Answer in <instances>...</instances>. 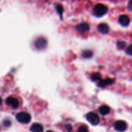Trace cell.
<instances>
[{"label": "cell", "instance_id": "9", "mask_svg": "<svg viewBox=\"0 0 132 132\" xmlns=\"http://www.w3.org/2000/svg\"><path fill=\"white\" fill-rule=\"evenodd\" d=\"M76 29H77V30L79 33L83 34L87 32V31H88V30L90 29V27H89V24H87V23H82L79 24L76 27Z\"/></svg>", "mask_w": 132, "mask_h": 132}, {"label": "cell", "instance_id": "10", "mask_svg": "<svg viewBox=\"0 0 132 132\" xmlns=\"http://www.w3.org/2000/svg\"><path fill=\"white\" fill-rule=\"evenodd\" d=\"M97 30L103 34H106L109 32V27L106 23H101L98 25Z\"/></svg>", "mask_w": 132, "mask_h": 132}, {"label": "cell", "instance_id": "11", "mask_svg": "<svg viewBox=\"0 0 132 132\" xmlns=\"http://www.w3.org/2000/svg\"><path fill=\"white\" fill-rule=\"evenodd\" d=\"M110 112V108L107 105H103L99 107V112L102 116H106Z\"/></svg>", "mask_w": 132, "mask_h": 132}, {"label": "cell", "instance_id": "8", "mask_svg": "<svg viewBox=\"0 0 132 132\" xmlns=\"http://www.w3.org/2000/svg\"><path fill=\"white\" fill-rule=\"evenodd\" d=\"M119 23L122 27H128L130 23V19L128 15H122L119 18Z\"/></svg>", "mask_w": 132, "mask_h": 132}, {"label": "cell", "instance_id": "7", "mask_svg": "<svg viewBox=\"0 0 132 132\" xmlns=\"http://www.w3.org/2000/svg\"><path fill=\"white\" fill-rule=\"evenodd\" d=\"M114 83V80L110 78H106L105 79H102L98 82V86L101 88H104L106 86L112 85Z\"/></svg>", "mask_w": 132, "mask_h": 132}, {"label": "cell", "instance_id": "1", "mask_svg": "<svg viewBox=\"0 0 132 132\" xmlns=\"http://www.w3.org/2000/svg\"><path fill=\"white\" fill-rule=\"evenodd\" d=\"M108 9L106 5L99 3L94 6V9H93V14L95 17L101 18L105 15L108 12Z\"/></svg>", "mask_w": 132, "mask_h": 132}, {"label": "cell", "instance_id": "15", "mask_svg": "<svg viewBox=\"0 0 132 132\" xmlns=\"http://www.w3.org/2000/svg\"><path fill=\"white\" fill-rule=\"evenodd\" d=\"M101 76L100 73H99V72H95V73H94L92 74L91 79L93 81H97L101 80Z\"/></svg>", "mask_w": 132, "mask_h": 132}, {"label": "cell", "instance_id": "18", "mask_svg": "<svg viewBox=\"0 0 132 132\" xmlns=\"http://www.w3.org/2000/svg\"><path fill=\"white\" fill-rule=\"evenodd\" d=\"M10 125H11V122L8 119L4 120L3 122V125L5 127H9L10 126Z\"/></svg>", "mask_w": 132, "mask_h": 132}, {"label": "cell", "instance_id": "3", "mask_svg": "<svg viewBox=\"0 0 132 132\" xmlns=\"http://www.w3.org/2000/svg\"><path fill=\"white\" fill-rule=\"evenodd\" d=\"M86 119L93 126H96L99 123V117L95 112H89L86 115Z\"/></svg>", "mask_w": 132, "mask_h": 132}, {"label": "cell", "instance_id": "14", "mask_svg": "<svg viewBox=\"0 0 132 132\" xmlns=\"http://www.w3.org/2000/svg\"><path fill=\"white\" fill-rule=\"evenodd\" d=\"M93 55V52L91 50H85L84 51H82V56L84 58H86V59H88V58L92 57Z\"/></svg>", "mask_w": 132, "mask_h": 132}, {"label": "cell", "instance_id": "21", "mask_svg": "<svg viewBox=\"0 0 132 132\" xmlns=\"http://www.w3.org/2000/svg\"><path fill=\"white\" fill-rule=\"evenodd\" d=\"M66 128H67V131H70L71 130H72V126H71L70 125H67V126H66Z\"/></svg>", "mask_w": 132, "mask_h": 132}, {"label": "cell", "instance_id": "17", "mask_svg": "<svg viewBox=\"0 0 132 132\" xmlns=\"http://www.w3.org/2000/svg\"><path fill=\"white\" fill-rule=\"evenodd\" d=\"M77 132H88V130L86 126H81L79 128Z\"/></svg>", "mask_w": 132, "mask_h": 132}, {"label": "cell", "instance_id": "20", "mask_svg": "<svg viewBox=\"0 0 132 132\" xmlns=\"http://www.w3.org/2000/svg\"><path fill=\"white\" fill-rule=\"evenodd\" d=\"M128 8L130 10L132 11V0H130L128 2Z\"/></svg>", "mask_w": 132, "mask_h": 132}, {"label": "cell", "instance_id": "5", "mask_svg": "<svg viewBox=\"0 0 132 132\" xmlns=\"http://www.w3.org/2000/svg\"><path fill=\"white\" fill-rule=\"evenodd\" d=\"M114 128L116 131L119 132H123L127 129V124L124 121H117L113 125Z\"/></svg>", "mask_w": 132, "mask_h": 132}, {"label": "cell", "instance_id": "12", "mask_svg": "<svg viewBox=\"0 0 132 132\" xmlns=\"http://www.w3.org/2000/svg\"><path fill=\"white\" fill-rule=\"evenodd\" d=\"M30 131L32 132H43V128L40 124L34 123L30 127Z\"/></svg>", "mask_w": 132, "mask_h": 132}, {"label": "cell", "instance_id": "4", "mask_svg": "<svg viewBox=\"0 0 132 132\" xmlns=\"http://www.w3.org/2000/svg\"><path fill=\"white\" fill-rule=\"evenodd\" d=\"M47 45V41L43 37H39L35 41L34 46L38 50H43Z\"/></svg>", "mask_w": 132, "mask_h": 132}, {"label": "cell", "instance_id": "19", "mask_svg": "<svg viewBox=\"0 0 132 132\" xmlns=\"http://www.w3.org/2000/svg\"><path fill=\"white\" fill-rule=\"evenodd\" d=\"M126 53L129 55H132V44L126 48Z\"/></svg>", "mask_w": 132, "mask_h": 132}, {"label": "cell", "instance_id": "16", "mask_svg": "<svg viewBox=\"0 0 132 132\" xmlns=\"http://www.w3.org/2000/svg\"><path fill=\"white\" fill-rule=\"evenodd\" d=\"M117 48L119 49H124L126 46V43L124 41H118L117 43Z\"/></svg>", "mask_w": 132, "mask_h": 132}, {"label": "cell", "instance_id": "6", "mask_svg": "<svg viewBox=\"0 0 132 132\" xmlns=\"http://www.w3.org/2000/svg\"><path fill=\"white\" fill-rule=\"evenodd\" d=\"M6 103L7 105L11 106L12 108H17L19 105V103L16 98L13 97H9L6 99Z\"/></svg>", "mask_w": 132, "mask_h": 132}, {"label": "cell", "instance_id": "13", "mask_svg": "<svg viewBox=\"0 0 132 132\" xmlns=\"http://www.w3.org/2000/svg\"><path fill=\"white\" fill-rule=\"evenodd\" d=\"M55 9H56L57 12L59 14V16H60L61 19H63V7L62 5H59V4H57L55 5Z\"/></svg>", "mask_w": 132, "mask_h": 132}, {"label": "cell", "instance_id": "2", "mask_svg": "<svg viewBox=\"0 0 132 132\" xmlns=\"http://www.w3.org/2000/svg\"><path fill=\"white\" fill-rule=\"evenodd\" d=\"M15 119L19 122L21 124L29 123L31 120V116L27 112H19L15 116Z\"/></svg>", "mask_w": 132, "mask_h": 132}, {"label": "cell", "instance_id": "22", "mask_svg": "<svg viewBox=\"0 0 132 132\" xmlns=\"http://www.w3.org/2000/svg\"><path fill=\"white\" fill-rule=\"evenodd\" d=\"M46 132H53V131H46Z\"/></svg>", "mask_w": 132, "mask_h": 132}]
</instances>
